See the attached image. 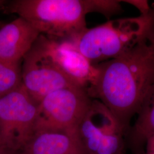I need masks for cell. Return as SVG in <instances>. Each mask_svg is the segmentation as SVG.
<instances>
[{"label": "cell", "mask_w": 154, "mask_h": 154, "mask_svg": "<svg viewBox=\"0 0 154 154\" xmlns=\"http://www.w3.org/2000/svg\"><path fill=\"white\" fill-rule=\"evenodd\" d=\"M96 66L98 76L88 90V95L110 110L127 136L131 119L138 114L145 94L154 82V55L144 41Z\"/></svg>", "instance_id": "obj_1"}, {"label": "cell", "mask_w": 154, "mask_h": 154, "mask_svg": "<svg viewBox=\"0 0 154 154\" xmlns=\"http://www.w3.org/2000/svg\"><path fill=\"white\" fill-rule=\"evenodd\" d=\"M0 9L16 14L50 38L71 42L88 29L86 15L95 12L94 0H14Z\"/></svg>", "instance_id": "obj_2"}, {"label": "cell", "mask_w": 154, "mask_h": 154, "mask_svg": "<svg viewBox=\"0 0 154 154\" xmlns=\"http://www.w3.org/2000/svg\"><path fill=\"white\" fill-rule=\"evenodd\" d=\"M154 32V2L139 16L111 20L87 29L72 43L93 65L116 58L144 41Z\"/></svg>", "instance_id": "obj_3"}, {"label": "cell", "mask_w": 154, "mask_h": 154, "mask_svg": "<svg viewBox=\"0 0 154 154\" xmlns=\"http://www.w3.org/2000/svg\"><path fill=\"white\" fill-rule=\"evenodd\" d=\"M38 104L22 86L0 98V149L18 154L35 133Z\"/></svg>", "instance_id": "obj_4"}, {"label": "cell", "mask_w": 154, "mask_h": 154, "mask_svg": "<svg viewBox=\"0 0 154 154\" xmlns=\"http://www.w3.org/2000/svg\"><path fill=\"white\" fill-rule=\"evenodd\" d=\"M92 100L86 89L78 86L61 88L49 94L38 105L35 132L79 131Z\"/></svg>", "instance_id": "obj_5"}, {"label": "cell", "mask_w": 154, "mask_h": 154, "mask_svg": "<svg viewBox=\"0 0 154 154\" xmlns=\"http://www.w3.org/2000/svg\"><path fill=\"white\" fill-rule=\"evenodd\" d=\"M78 131L88 154H124L126 134L110 110L98 100H92Z\"/></svg>", "instance_id": "obj_6"}, {"label": "cell", "mask_w": 154, "mask_h": 154, "mask_svg": "<svg viewBox=\"0 0 154 154\" xmlns=\"http://www.w3.org/2000/svg\"><path fill=\"white\" fill-rule=\"evenodd\" d=\"M22 78L23 86L38 105L55 90L78 86L45 53L37 39L23 58Z\"/></svg>", "instance_id": "obj_7"}, {"label": "cell", "mask_w": 154, "mask_h": 154, "mask_svg": "<svg viewBox=\"0 0 154 154\" xmlns=\"http://www.w3.org/2000/svg\"><path fill=\"white\" fill-rule=\"evenodd\" d=\"M37 42L45 53L66 76L77 85L88 90L96 82L99 74L92 65L67 40H56L40 34Z\"/></svg>", "instance_id": "obj_8"}, {"label": "cell", "mask_w": 154, "mask_h": 154, "mask_svg": "<svg viewBox=\"0 0 154 154\" xmlns=\"http://www.w3.org/2000/svg\"><path fill=\"white\" fill-rule=\"evenodd\" d=\"M40 34L20 17L6 24L0 29V60L21 62Z\"/></svg>", "instance_id": "obj_9"}, {"label": "cell", "mask_w": 154, "mask_h": 154, "mask_svg": "<svg viewBox=\"0 0 154 154\" xmlns=\"http://www.w3.org/2000/svg\"><path fill=\"white\" fill-rule=\"evenodd\" d=\"M17 154H88L79 131H45L35 132L21 151Z\"/></svg>", "instance_id": "obj_10"}, {"label": "cell", "mask_w": 154, "mask_h": 154, "mask_svg": "<svg viewBox=\"0 0 154 154\" xmlns=\"http://www.w3.org/2000/svg\"><path fill=\"white\" fill-rule=\"evenodd\" d=\"M137 118L127 135L126 141L134 154H143L145 143L154 134V82L145 94Z\"/></svg>", "instance_id": "obj_11"}, {"label": "cell", "mask_w": 154, "mask_h": 154, "mask_svg": "<svg viewBox=\"0 0 154 154\" xmlns=\"http://www.w3.org/2000/svg\"><path fill=\"white\" fill-rule=\"evenodd\" d=\"M22 63L0 60V98L22 86Z\"/></svg>", "instance_id": "obj_12"}, {"label": "cell", "mask_w": 154, "mask_h": 154, "mask_svg": "<svg viewBox=\"0 0 154 154\" xmlns=\"http://www.w3.org/2000/svg\"><path fill=\"white\" fill-rule=\"evenodd\" d=\"M123 1L126 2L127 4H129L135 7L138 11H140V14L147 13L151 8V6H150L149 5L148 1L128 0V1Z\"/></svg>", "instance_id": "obj_13"}, {"label": "cell", "mask_w": 154, "mask_h": 154, "mask_svg": "<svg viewBox=\"0 0 154 154\" xmlns=\"http://www.w3.org/2000/svg\"><path fill=\"white\" fill-rule=\"evenodd\" d=\"M143 154H154V134L147 139Z\"/></svg>", "instance_id": "obj_14"}, {"label": "cell", "mask_w": 154, "mask_h": 154, "mask_svg": "<svg viewBox=\"0 0 154 154\" xmlns=\"http://www.w3.org/2000/svg\"><path fill=\"white\" fill-rule=\"evenodd\" d=\"M147 44L149 45V48L154 55V32L149 38L147 41Z\"/></svg>", "instance_id": "obj_15"}, {"label": "cell", "mask_w": 154, "mask_h": 154, "mask_svg": "<svg viewBox=\"0 0 154 154\" xmlns=\"http://www.w3.org/2000/svg\"><path fill=\"white\" fill-rule=\"evenodd\" d=\"M0 154H14L9 151H6L3 149H0Z\"/></svg>", "instance_id": "obj_16"}, {"label": "cell", "mask_w": 154, "mask_h": 154, "mask_svg": "<svg viewBox=\"0 0 154 154\" xmlns=\"http://www.w3.org/2000/svg\"><path fill=\"white\" fill-rule=\"evenodd\" d=\"M4 2H5L4 1H0V9H1V8L2 7V6L4 5Z\"/></svg>", "instance_id": "obj_17"}, {"label": "cell", "mask_w": 154, "mask_h": 154, "mask_svg": "<svg viewBox=\"0 0 154 154\" xmlns=\"http://www.w3.org/2000/svg\"><path fill=\"white\" fill-rule=\"evenodd\" d=\"M96 12H97V0H96Z\"/></svg>", "instance_id": "obj_18"}]
</instances>
